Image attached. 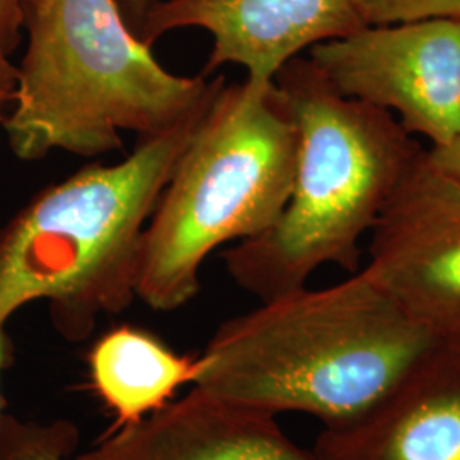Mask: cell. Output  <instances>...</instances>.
<instances>
[{"mask_svg": "<svg viewBox=\"0 0 460 460\" xmlns=\"http://www.w3.org/2000/svg\"><path fill=\"white\" fill-rule=\"evenodd\" d=\"M91 387L113 414L115 427L137 423L195 384L198 357L181 355L147 329L123 324L106 331L87 355Z\"/></svg>", "mask_w": 460, "mask_h": 460, "instance_id": "8fae6325", "label": "cell"}, {"mask_svg": "<svg viewBox=\"0 0 460 460\" xmlns=\"http://www.w3.org/2000/svg\"><path fill=\"white\" fill-rule=\"evenodd\" d=\"M215 93L167 132L137 138L125 159L84 165L9 218L0 229V328L45 300L57 332L81 343L99 315L132 305L148 220Z\"/></svg>", "mask_w": 460, "mask_h": 460, "instance_id": "3957f363", "label": "cell"}, {"mask_svg": "<svg viewBox=\"0 0 460 460\" xmlns=\"http://www.w3.org/2000/svg\"><path fill=\"white\" fill-rule=\"evenodd\" d=\"M438 343L363 266L326 288H298L222 323L193 385L260 411L302 412L324 428L372 411Z\"/></svg>", "mask_w": 460, "mask_h": 460, "instance_id": "6da1fadb", "label": "cell"}, {"mask_svg": "<svg viewBox=\"0 0 460 460\" xmlns=\"http://www.w3.org/2000/svg\"><path fill=\"white\" fill-rule=\"evenodd\" d=\"M367 26L401 24L425 19H457L460 0H357Z\"/></svg>", "mask_w": 460, "mask_h": 460, "instance_id": "4fadbf2b", "label": "cell"}, {"mask_svg": "<svg viewBox=\"0 0 460 460\" xmlns=\"http://www.w3.org/2000/svg\"><path fill=\"white\" fill-rule=\"evenodd\" d=\"M331 85L442 147L460 135V21L365 26L307 51Z\"/></svg>", "mask_w": 460, "mask_h": 460, "instance_id": "8992f818", "label": "cell"}, {"mask_svg": "<svg viewBox=\"0 0 460 460\" xmlns=\"http://www.w3.org/2000/svg\"><path fill=\"white\" fill-rule=\"evenodd\" d=\"M296 147L275 81L222 84L148 220L137 298L157 313L181 309L214 251L270 229L292 191Z\"/></svg>", "mask_w": 460, "mask_h": 460, "instance_id": "5b68a950", "label": "cell"}, {"mask_svg": "<svg viewBox=\"0 0 460 460\" xmlns=\"http://www.w3.org/2000/svg\"><path fill=\"white\" fill-rule=\"evenodd\" d=\"M365 26L357 0H157L137 36L152 47L171 31L199 28L214 40L205 75L239 66L249 81L271 83L302 51Z\"/></svg>", "mask_w": 460, "mask_h": 460, "instance_id": "ba28073f", "label": "cell"}, {"mask_svg": "<svg viewBox=\"0 0 460 460\" xmlns=\"http://www.w3.org/2000/svg\"><path fill=\"white\" fill-rule=\"evenodd\" d=\"M273 81L298 137L292 191L270 229L222 254L230 279L260 302L307 287L326 264L357 273L365 234L425 150L394 115L340 94L309 57Z\"/></svg>", "mask_w": 460, "mask_h": 460, "instance_id": "7a4b0ae2", "label": "cell"}, {"mask_svg": "<svg viewBox=\"0 0 460 460\" xmlns=\"http://www.w3.org/2000/svg\"><path fill=\"white\" fill-rule=\"evenodd\" d=\"M31 0H0V38L13 55L24 31V16Z\"/></svg>", "mask_w": 460, "mask_h": 460, "instance_id": "5bb4252c", "label": "cell"}, {"mask_svg": "<svg viewBox=\"0 0 460 460\" xmlns=\"http://www.w3.org/2000/svg\"><path fill=\"white\" fill-rule=\"evenodd\" d=\"M365 268L440 348L460 351V181L427 148L370 232Z\"/></svg>", "mask_w": 460, "mask_h": 460, "instance_id": "52a82bcc", "label": "cell"}, {"mask_svg": "<svg viewBox=\"0 0 460 460\" xmlns=\"http://www.w3.org/2000/svg\"><path fill=\"white\" fill-rule=\"evenodd\" d=\"M28 45L2 133L21 161L51 152L99 157L164 133L226 83L178 75L133 33L116 0H31Z\"/></svg>", "mask_w": 460, "mask_h": 460, "instance_id": "277c9868", "label": "cell"}, {"mask_svg": "<svg viewBox=\"0 0 460 460\" xmlns=\"http://www.w3.org/2000/svg\"><path fill=\"white\" fill-rule=\"evenodd\" d=\"M323 460H460V351L437 348L372 411L324 428Z\"/></svg>", "mask_w": 460, "mask_h": 460, "instance_id": "30bf717a", "label": "cell"}, {"mask_svg": "<svg viewBox=\"0 0 460 460\" xmlns=\"http://www.w3.org/2000/svg\"><path fill=\"white\" fill-rule=\"evenodd\" d=\"M79 438V428L68 420L38 423L4 412L0 460H74Z\"/></svg>", "mask_w": 460, "mask_h": 460, "instance_id": "7c38bea8", "label": "cell"}, {"mask_svg": "<svg viewBox=\"0 0 460 460\" xmlns=\"http://www.w3.org/2000/svg\"><path fill=\"white\" fill-rule=\"evenodd\" d=\"M7 113H9V106L0 104V133H2V123H4V119H5Z\"/></svg>", "mask_w": 460, "mask_h": 460, "instance_id": "d6986e66", "label": "cell"}, {"mask_svg": "<svg viewBox=\"0 0 460 460\" xmlns=\"http://www.w3.org/2000/svg\"><path fill=\"white\" fill-rule=\"evenodd\" d=\"M155 2L157 0H116L121 14L135 34L140 30L142 22L146 21V17L150 13V9L155 5Z\"/></svg>", "mask_w": 460, "mask_h": 460, "instance_id": "e0dca14e", "label": "cell"}, {"mask_svg": "<svg viewBox=\"0 0 460 460\" xmlns=\"http://www.w3.org/2000/svg\"><path fill=\"white\" fill-rule=\"evenodd\" d=\"M17 66L11 60V53L0 38V104L13 106L16 96Z\"/></svg>", "mask_w": 460, "mask_h": 460, "instance_id": "2e32d148", "label": "cell"}, {"mask_svg": "<svg viewBox=\"0 0 460 460\" xmlns=\"http://www.w3.org/2000/svg\"><path fill=\"white\" fill-rule=\"evenodd\" d=\"M429 164L460 181V135L442 147L427 148Z\"/></svg>", "mask_w": 460, "mask_h": 460, "instance_id": "9a60e30c", "label": "cell"}, {"mask_svg": "<svg viewBox=\"0 0 460 460\" xmlns=\"http://www.w3.org/2000/svg\"><path fill=\"white\" fill-rule=\"evenodd\" d=\"M13 362H14L13 340L7 334V329L0 328V380H2V376L5 374V370L13 365ZM4 406H5V401H4L2 391H0V418L4 414Z\"/></svg>", "mask_w": 460, "mask_h": 460, "instance_id": "ac0fdd59", "label": "cell"}, {"mask_svg": "<svg viewBox=\"0 0 460 460\" xmlns=\"http://www.w3.org/2000/svg\"><path fill=\"white\" fill-rule=\"evenodd\" d=\"M74 460H323L296 444L277 416L201 387L159 411L115 427Z\"/></svg>", "mask_w": 460, "mask_h": 460, "instance_id": "9c48e42d", "label": "cell"}]
</instances>
